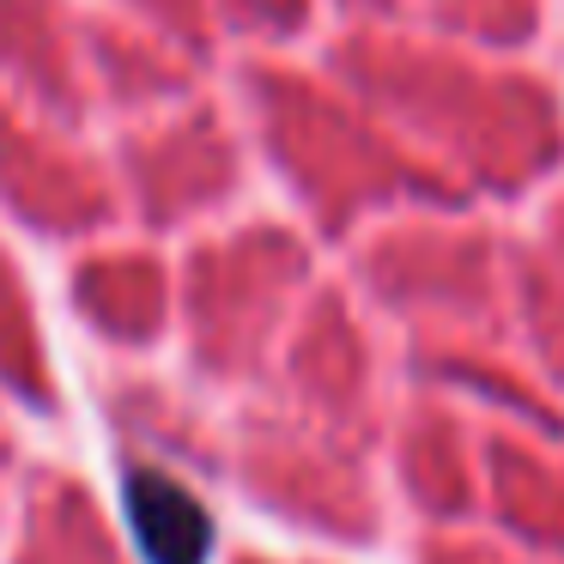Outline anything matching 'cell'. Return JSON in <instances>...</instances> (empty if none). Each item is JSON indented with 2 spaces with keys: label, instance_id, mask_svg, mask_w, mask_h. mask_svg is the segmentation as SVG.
Segmentation results:
<instances>
[{
  "label": "cell",
  "instance_id": "obj_1",
  "mask_svg": "<svg viewBox=\"0 0 564 564\" xmlns=\"http://www.w3.org/2000/svg\"><path fill=\"white\" fill-rule=\"evenodd\" d=\"M122 516L147 564H207L213 558V516L183 479L159 467H128L122 474Z\"/></svg>",
  "mask_w": 564,
  "mask_h": 564
}]
</instances>
